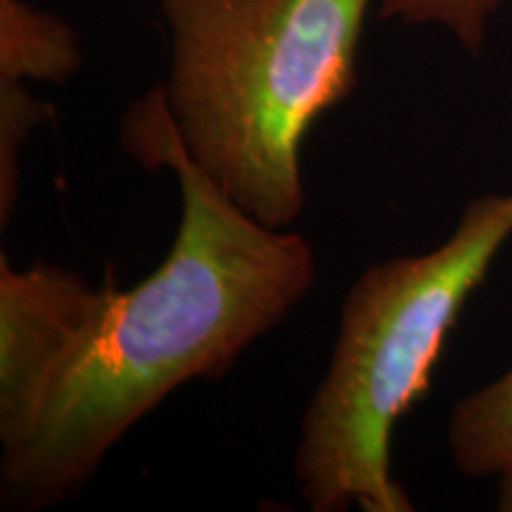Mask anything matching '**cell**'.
I'll use <instances>...</instances> for the list:
<instances>
[{"label": "cell", "mask_w": 512, "mask_h": 512, "mask_svg": "<svg viewBox=\"0 0 512 512\" xmlns=\"http://www.w3.org/2000/svg\"><path fill=\"white\" fill-rule=\"evenodd\" d=\"M119 140L143 169L174 174V245L143 283L114 285L36 434L0 460L8 508L46 510L81 491L136 422L183 384L226 375L316 283V254L302 233L254 221L192 164L162 86L128 105Z\"/></svg>", "instance_id": "cell-1"}, {"label": "cell", "mask_w": 512, "mask_h": 512, "mask_svg": "<svg viewBox=\"0 0 512 512\" xmlns=\"http://www.w3.org/2000/svg\"><path fill=\"white\" fill-rule=\"evenodd\" d=\"M373 0H159L169 114L192 164L254 221L290 228L302 145L356 86Z\"/></svg>", "instance_id": "cell-2"}, {"label": "cell", "mask_w": 512, "mask_h": 512, "mask_svg": "<svg viewBox=\"0 0 512 512\" xmlns=\"http://www.w3.org/2000/svg\"><path fill=\"white\" fill-rule=\"evenodd\" d=\"M512 240V192L479 195L448 240L358 275L328 370L299 422L294 479L313 512H411L392 437L430 392L446 339Z\"/></svg>", "instance_id": "cell-3"}, {"label": "cell", "mask_w": 512, "mask_h": 512, "mask_svg": "<svg viewBox=\"0 0 512 512\" xmlns=\"http://www.w3.org/2000/svg\"><path fill=\"white\" fill-rule=\"evenodd\" d=\"M114 278L95 287L53 264L10 266L0 256V444L15 453L36 434L64 370L98 330Z\"/></svg>", "instance_id": "cell-4"}, {"label": "cell", "mask_w": 512, "mask_h": 512, "mask_svg": "<svg viewBox=\"0 0 512 512\" xmlns=\"http://www.w3.org/2000/svg\"><path fill=\"white\" fill-rule=\"evenodd\" d=\"M83 64L76 31L27 0H0V79L62 86Z\"/></svg>", "instance_id": "cell-5"}, {"label": "cell", "mask_w": 512, "mask_h": 512, "mask_svg": "<svg viewBox=\"0 0 512 512\" xmlns=\"http://www.w3.org/2000/svg\"><path fill=\"white\" fill-rule=\"evenodd\" d=\"M453 465L467 477H498L512 467V368L465 394L446 422Z\"/></svg>", "instance_id": "cell-6"}, {"label": "cell", "mask_w": 512, "mask_h": 512, "mask_svg": "<svg viewBox=\"0 0 512 512\" xmlns=\"http://www.w3.org/2000/svg\"><path fill=\"white\" fill-rule=\"evenodd\" d=\"M505 0H380L377 15L406 27H439L470 55L482 53L491 19Z\"/></svg>", "instance_id": "cell-7"}, {"label": "cell", "mask_w": 512, "mask_h": 512, "mask_svg": "<svg viewBox=\"0 0 512 512\" xmlns=\"http://www.w3.org/2000/svg\"><path fill=\"white\" fill-rule=\"evenodd\" d=\"M53 107L29 91L24 81L0 79V226H8L19 202V150Z\"/></svg>", "instance_id": "cell-8"}, {"label": "cell", "mask_w": 512, "mask_h": 512, "mask_svg": "<svg viewBox=\"0 0 512 512\" xmlns=\"http://www.w3.org/2000/svg\"><path fill=\"white\" fill-rule=\"evenodd\" d=\"M496 508L501 512H512V467L498 475Z\"/></svg>", "instance_id": "cell-9"}]
</instances>
